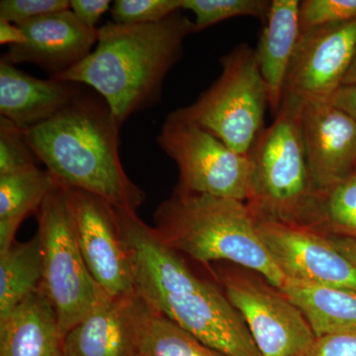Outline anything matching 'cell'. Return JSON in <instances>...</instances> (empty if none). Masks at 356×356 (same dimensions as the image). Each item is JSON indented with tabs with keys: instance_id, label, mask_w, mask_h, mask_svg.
Wrapping results in <instances>:
<instances>
[{
	"instance_id": "obj_5",
	"label": "cell",
	"mask_w": 356,
	"mask_h": 356,
	"mask_svg": "<svg viewBox=\"0 0 356 356\" xmlns=\"http://www.w3.org/2000/svg\"><path fill=\"white\" fill-rule=\"evenodd\" d=\"M303 105L283 102L250 149L257 217L310 226L318 192L312 180L301 129Z\"/></svg>"
},
{
	"instance_id": "obj_2",
	"label": "cell",
	"mask_w": 356,
	"mask_h": 356,
	"mask_svg": "<svg viewBox=\"0 0 356 356\" xmlns=\"http://www.w3.org/2000/svg\"><path fill=\"white\" fill-rule=\"evenodd\" d=\"M120 129L103 98L81 92L50 120L22 132L58 185L137 212L146 193L134 184L122 163Z\"/></svg>"
},
{
	"instance_id": "obj_18",
	"label": "cell",
	"mask_w": 356,
	"mask_h": 356,
	"mask_svg": "<svg viewBox=\"0 0 356 356\" xmlns=\"http://www.w3.org/2000/svg\"><path fill=\"white\" fill-rule=\"evenodd\" d=\"M0 356H65L57 314L39 290L0 322Z\"/></svg>"
},
{
	"instance_id": "obj_6",
	"label": "cell",
	"mask_w": 356,
	"mask_h": 356,
	"mask_svg": "<svg viewBox=\"0 0 356 356\" xmlns=\"http://www.w3.org/2000/svg\"><path fill=\"white\" fill-rule=\"evenodd\" d=\"M222 74L195 102L172 112L214 135L240 154H250L269 107L255 50L238 44L221 60Z\"/></svg>"
},
{
	"instance_id": "obj_13",
	"label": "cell",
	"mask_w": 356,
	"mask_h": 356,
	"mask_svg": "<svg viewBox=\"0 0 356 356\" xmlns=\"http://www.w3.org/2000/svg\"><path fill=\"white\" fill-rule=\"evenodd\" d=\"M26 42L11 46L1 60L11 65L34 64L58 79L79 64L97 43L98 28L83 24L70 9L19 23Z\"/></svg>"
},
{
	"instance_id": "obj_29",
	"label": "cell",
	"mask_w": 356,
	"mask_h": 356,
	"mask_svg": "<svg viewBox=\"0 0 356 356\" xmlns=\"http://www.w3.org/2000/svg\"><path fill=\"white\" fill-rule=\"evenodd\" d=\"M302 356H356V332L316 337Z\"/></svg>"
},
{
	"instance_id": "obj_34",
	"label": "cell",
	"mask_w": 356,
	"mask_h": 356,
	"mask_svg": "<svg viewBox=\"0 0 356 356\" xmlns=\"http://www.w3.org/2000/svg\"><path fill=\"white\" fill-rule=\"evenodd\" d=\"M350 84H356V51L350 70L344 79L343 86H350Z\"/></svg>"
},
{
	"instance_id": "obj_12",
	"label": "cell",
	"mask_w": 356,
	"mask_h": 356,
	"mask_svg": "<svg viewBox=\"0 0 356 356\" xmlns=\"http://www.w3.org/2000/svg\"><path fill=\"white\" fill-rule=\"evenodd\" d=\"M262 242L287 278L356 292V268L322 231L257 217Z\"/></svg>"
},
{
	"instance_id": "obj_8",
	"label": "cell",
	"mask_w": 356,
	"mask_h": 356,
	"mask_svg": "<svg viewBox=\"0 0 356 356\" xmlns=\"http://www.w3.org/2000/svg\"><path fill=\"white\" fill-rule=\"evenodd\" d=\"M156 140L177 165L175 191L247 203L252 200L254 166L250 154L236 153L208 131L172 113Z\"/></svg>"
},
{
	"instance_id": "obj_4",
	"label": "cell",
	"mask_w": 356,
	"mask_h": 356,
	"mask_svg": "<svg viewBox=\"0 0 356 356\" xmlns=\"http://www.w3.org/2000/svg\"><path fill=\"white\" fill-rule=\"evenodd\" d=\"M154 224L159 240L182 257L201 264L231 262L278 289L287 280L262 242L247 202L175 191L156 208Z\"/></svg>"
},
{
	"instance_id": "obj_3",
	"label": "cell",
	"mask_w": 356,
	"mask_h": 356,
	"mask_svg": "<svg viewBox=\"0 0 356 356\" xmlns=\"http://www.w3.org/2000/svg\"><path fill=\"white\" fill-rule=\"evenodd\" d=\"M136 294L149 308L225 356H262L241 314L210 281L163 243L140 248L131 259Z\"/></svg>"
},
{
	"instance_id": "obj_14",
	"label": "cell",
	"mask_w": 356,
	"mask_h": 356,
	"mask_svg": "<svg viewBox=\"0 0 356 356\" xmlns=\"http://www.w3.org/2000/svg\"><path fill=\"white\" fill-rule=\"evenodd\" d=\"M301 129L312 180L327 191L356 172V121L331 102H309Z\"/></svg>"
},
{
	"instance_id": "obj_15",
	"label": "cell",
	"mask_w": 356,
	"mask_h": 356,
	"mask_svg": "<svg viewBox=\"0 0 356 356\" xmlns=\"http://www.w3.org/2000/svg\"><path fill=\"white\" fill-rule=\"evenodd\" d=\"M146 309L137 294L107 297L65 334V356H144Z\"/></svg>"
},
{
	"instance_id": "obj_9",
	"label": "cell",
	"mask_w": 356,
	"mask_h": 356,
	"mask_svg": "<svg viewBox=\"0 0 356 356\" xmlns=\"http://www.w3.org/2000/svg\"><path fill=\"white\" fill-rule=\"evenodd\" d=\"M243 267L215 270L262 356H302L316 339L303 312L280 289Z\"/></svg>"
},
{
	"instance_id": "obj_32",
	"label": "cell",
	"mask_w": 356,
	"mask_h": 356,
	"mask_svg": "<svg viewBox=\"0 0 356 356\" xmlns=\"http://www.w3.org/2000/svg\"><path fill=\"white\" fill-rule=\"evenodd\" d=\"M26 37L18 25L9 21L0 19V44L9 47L24 44Z\"/></svg>"
},
{
	"instance_id": "obj_20",
	"label": "cell",
	"mask_w": 356,
	"mask_h": 356,
	"mask_svg": "<svg viewBox=\"0 0 356 356\" xmlns=\"http://www.w3.org/2000/svg\"><path fill=\"white\" fill-rule=\"evenodd\" d=\"M58 184L44 168L0 175V252L16 242L26 218L37 214Z\"/></svg>"
},
{
	"instance_id": "obj_10",
	"label": "cell",
	"mask_w": 356,
	"mask_h": 356,
	"mask_svg": "<svg viewBox=\"0 0 356 356\" xmlns=\"http://www.w3.org/2000/svg\"><path fill=\"white\" fill-rule=\"evenodd\" d=\"M64 189L77 243L98 286L110 298L134 296L132 266L114 206L89 192Z\"/></svg>"
},
{
	"instance_id": "obj_11",
	"label": "cell",
	"mask_w": 356,
	"mask_h": 356,
	"mask_svg": "<svg viewBox=\"0 0 356 356\" xmlns=\"http://www.w3.org/2000/svg\"><path fill=\"white\" fill-rule=\"evenodd\" d=\"M355 51L356 21L302 31L288 70L282 102H330L343 86Z\"/></svg>"
},
{
	"instance_id": "obj_7",
	"label": "cell",
	"mask_w": 356,
	"mask_h": 356,
	"mask_svg": "<svg viewBox=\"0 0 356 356\" xmlns=\"http://www.w3.org/2000/svg\"><path fill=\"white\" fill-rule=\"evenodd\" d=\"M37 219L43 255L38 290L55 309L65 337L108 296L98 286L84 261L64 187L58 184L49 194Z\"/></svg>"
},
{
	"instance_id": "obj_22",
	"label": "cell",
	"mask_w": 356,
	"mask_h": 356,
	"mask_svg": "<svg viewBox=\"0 0 356 356\" xmlns=\"http://www.w3.org/2000/svg\"><path fill=\"white\" fill-rule=\"evenodd\" d=\"M143 351L144 356H225L147 305Z\"/></svg>"
},
{
	"instance_id": "obj_23",
	"label": "cell",
	"mask_w": 356,
	"mask_h": 356,
	"mask_svg": "<svg viewBox=\"0 0 356 356\" xmlns=\"http://www.w3.org/2000/svg\"><path fill=\"white\" fill-rule=\"evenodd\" d=\"M310 227L356 238V172L327 191L318 192Z\"/></svg>"
},
{
	"instance_id": "obj_17",
	"label": "cell",
	"mask_w": 356,
	"mask_h": 356,
	"mask_svg": "<svg viewBox=\"0 0 356 356\" xmlns=\"http://www.w3.org/2000/svg\"><path fill=\"white\" fill-rule=\"evenodd\" d=\"M301 33L300 1L273 0L255 56L268 90L269 108L274 116L282 103L288 70Z\"/></svg>"
},
{
	"instance_id": "obj_26",
	"label": "cell",
	"mask_w": 356,
	"mask_h": 356,
	"mask_svg": "<svg viewBox=\"0 0 356 356\" xmlns=\"http://www.w3.org/2000/svg\"><path fill=\"white\" fill-rule=\"evenodd\" d=\"M38 161L22 131L10 121L0 117V175L38 168Z\"/></svg>"
},
{
	"instance_id": "obj_25",
	"label": "cell",
	"mask_w": 356,
	"mask_h": 356,
	"mask_svg": "<svg viewBox=\"0 0 356 356\" xmlns=\"http://www.w3.org/2000/svg\"><path fill=\"white\" fill-rule=\"evenodd\" d=\"M180 9L182 0H116L112 4L111 16L117 24H156Z\"/></svg>"
},
{
	"instance_id": "obj_1",
	"label": "cell",
	"mask_w": 356,
	"mask_h": 356,
	"mask_svg": "<svg viewBox=\"0 0 356 356\" xmlns=\"http://www.w3.org/2000/svg\"><path fill=\"white\" fill-rule=\"evenodd\" d=\"M193 21L177 13L156 24L98 28L92 51L60 81L84 83L102 96L119 125L161 100L168 72L181 57Z\"/></svg>"
},
{
	"instance_id": "obj_33",
	"label": "cell",
	"mask_w": 356,
	"mask_h": 356,
	"mask_svg": "<svg viewBox=\"0 0 356 356\" xmlns=\"http://www.w3.org/2000/svg\"><path fill=\"white\" fill-rule=\"evenodd\" d=\"M337 250L341 252L356 268V238L348 236H330Z\"/></svg>"
},
{
	"instance_id": "obj_31",
	"label": "cell",
	"mask_w": 356,
	"mask_h": 356,
	"mask_svg": "<svg viewBox=\"0 0 356 356\" xmlns=\"http://www.w3.org/2000/svg\"><path fill=\"white\" fill-rule=\"evenodd\" d=\"M330 102L356 121V84L341 86Z\"/></svg>"
},
{
	"instance_id": "obj_28",
	"label": "cell",
	"mask_w": 356,
	"mask_h": 356,
	"mask_svg": "<svg viewBox=\"0 0 356 356\" xmlns=\"http://www.w3.org/2000/svg\"><path fill=\"white\" fill-rule=\"evenodd\" d=\"M70 9L69 0H1L0 19L14 24Z\"/></svg>"
},
{
	"instance_id": "obj_19",
	"label": "cell",
	"mask_w": 356,
	"mask_h": 356,
	"mask_svg": "<svg viewBox=\"0 0 356 356\" xmlns=\"http://www.w3.org/2000/svg\"><path fill=\"white\" fill-rule=\"evenodd\" d=\"M280 290L303 312L316 337L356 332V292L291 278Z\"/></svg>"
},
{
	"instance_id": "obj_24",
	"label": "cell",
	"mask_w": 356,
	"mask_h": 356,
	"mask_svg": "<svg viewBox=\"0 0 356 356\" xmlns=\"http://www.w3.org/2000/svg\"><path fill=\"white\" fill-rule=\"evenodd\" d=\"M271 1L266 0H182V9L194 14L195 32L231 18L248 16L266 20Z\"/></svg>"
},
{
	"instance_id": "obj_30",
	"label": "cell",
	"mask_w": 356,
	"mask_h": 356,
	"mask_svg": "<svg viewBox=\"0 0 356 356\" xmlns=\"http://www.w3.org/2000/svg\"><path fill=\"white\" fill-rule=\"evenodd\" d=\"M111 6L112 2L109 0H72L70 10L83 24L96 28Z\"/></svg>"
},
{
	"instance_id": "obj_16",
	"label": "cell",
	"mask_w": 356,
	"mask_h": 356,
	"mask_svg": "<svg viewBox=\"0 0 356 356\" xmlns=\"http://www.w3.org/2000/svg\"><path fill=\"white\" fill-rule=\"evenodd\" d=\"M81 93L76 83L37 79L0 60V117L21 131L50 120Z\"/></svg>"
},
{
	"instance_id": "obj_27",
	"label": "cell",
	"mask_w": 356,
	"mask_h": 356,
	"mask_svg": "<svg viewBox=\"0 0 356 356\" xmlns=\"http://www.w3.org/2000/svg\"><path fill=\"white\" fill-rule=\"evenodd\" d=\"M356 21V0H304L300 1L302 31L322 26Z\"/></svg>"
},
{
	"instance_id": "obj_21",
	"label": "cell",
	"mask_w": 356,
	"mask_h": 356,
	"mask_svg": "<svg viewBox=\"0 0 356 356\" xmlns=\"http://www.w3.org/2000/svg\"><path fill=\"white\" fill-rule=\"evenodd\" d=\"M43 275V255L38 233L31 240L16 241L0 252V322L37 291Z\"/></svg>"
}]
</instances>
